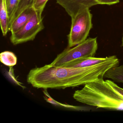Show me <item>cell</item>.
Returning a JSON list of instances; mask_svg holds the SVG:
<instances>
[{"label":"cell","instance_id":"cell-15","mask_svg":"<svg viewBox=\"0 0 123 123\" xmlns=\"http://www.w3.org/2000/svg\"><path fill=\"white\" fill-rule=\"evenodd\" d=\"M27 0H22L18 8L17 9V10L16 11L15 13L14 14V15L13 16L12 18V20H14L16 18L18 17V16L20 15V13L21 12L24 7V5L25 3Z\"/></svg>","mask_w":123,"mask_h":123},{"label":"cell","instance_id":"cell-16","mask_svg":"<svg viewBox=\"0 0 123 123\" xmlns=\"http://www.w3.org/2000/svg\"><path fill=\"white\" fill-rule=\"evenodd\" d=\"M99 5H111L119 3L120 0H96Z\"/></svg>","mask_w":123,"mask_h":123},{"label":"cell","instance_id":"cell-17","mask_svg":"<svg viewBox=\"0 0 123 123\" xmlns=\"http://www.w3.org/2000/svg\"><path fill=\"white\" fill-rule=\"evenodd\" d=\"M34 0H27L25 3V5H24L23 8V10H22V11L24 10L25 8H27V7H29V6H31L32 3L33 2Z\"/></svg>","mask_w":123,"mask_h":123},{"label":"cell","instance_id":"cell-11","mask_svg":"<svg viewBox=\"0 0 123 123\" xmlns=\"http://www.w3.org/2000/svg\"><path fill=\"white\" fill-rule=\"evenodd\" d=\"M46 90L47 89H44V90L43 91V92L44 95V99L48 103L55 105L56 106L65 108L70 109V110L80 111H83L85 109V108L81 107V106L72 105L65 104L62 103L58 102L57 101L55 100L50 96Z\"/></svg>","mask_w":123,"mask_h":123},{"label":"cell","instance_id":"cell-4","mask_svg":"<svg viewBox=\"0 0 123 123\" xmlns=\"http://www.w3.org/2000/svg\"><path fill=\"white\" fill-rule=\"evenodd\" d=\"M92 15L89 8L79 12L72 18V24L68 37V47L72 48L87 39L92 28Z\"/></svg>","mask_w":123,"mask_h":123},{"label":"cell","instance_id":"cell-8","mask_svg":"<svg viewBox=\"0 0 123 123\" xmlns=\"http://www.w3.org/2000/svg\"><path fill=\"white\" fill-rule=\"evenodd\" d=\"M109 56L104 58L94 57H86L73 61L61 67L69 68H84L99 64L108 59Z\"/></svg>","mask_w":123,"mask_h":123},{"label":"cell","instance_id":"cell-2","mask_svg":"<svg viewBox=\"0 0 123 123\" xmlns=\"http://www.w3.org/2000/svg\"><path fill=\"white\" fill-rule=\"evenodd\" d=\"M73 98L78 102L97 108L123 111V96L109 82L98 79L75 91Z\"/></svg>","mask_w":123,"mask_h":123},{"label":"cell","instance_id":"cell-6","mask_svg":"<svg viewBox=\"0 0 123 123\" xmlns=\"http://www.w3.org/2000/svg\"><path fill=\"white\" fill-rule=\"evenodd\" d=\"M56 2L71 18L83 10L99 5L96 0H56Z\"/></svg>","mask_w":123,"mask_h":123},{"label":"cell","instance_id":"cell-3","mask_svg":"<svg viewBox=\"0 0 123 123\" xmlns=\"http://www.w3.org/2000/svg\"><path fill=\"white\" fill-rule=\"evenodd\" d=\"M98 48L96 38H88L73 48L65 49L50 64L56 67H61L80 59L94 57Z\"/></svg>","mask_w":123,"mask_h":123},{"label":"cell","instance_id":"cell-18","mask_svg":"<svg viewBox=\"0 0 123 123\" xmlns=\"http://www.w3.org/2000/svg\"><path fill=\"white\" fill-rule=\"evenodd\" d=\"M122 46H123V37H122Z\"/></svg>","mask_w":123,"mask_h":123},{"label":"cell","instance_id":"cell-14","mask_svg":"<svg viewBox=\"0 0 123 123\" xmlns=\"http://www.w3.org/2000/svg\"><path fill=\"white\" fill-rule=\"evenodd\" d=\"M49 0H34L31 6L35 11L42 14L44 7Z\"/></svg>","mask_w":123,"mask_h":123},{"label":"cell","instance_id":"cell-10","mask_svg":"<svg viewBox=\"0 0 123 123\" xmlns=\"http://www.w3.org/2000/svg\"><path fill=\"white\" fill-rule=\"evenodd\" d=\"M104 77L111 79L114 82L123 83V65L110 68L106 72Z\"/></svg>","mask_w":123,"mask_h":123},{"label":"cell","instance_id":"cell-5","mask_svg":"<svg viewBox=\"0 0 123 123\" xmlns=\"http://www.w3.org/2000/svg\"><path fill=\"white\" fill-rule=\"evenodd\" d=\"M42 15L36 11L31 18L20 30L11 34V43L16 45L34 40L37 34L44 28Z\"/></svg>","mask_w":123,"mask_h":123},{"label":"cell","instance_id":"cell-1","mask_svg":"<svg viewBox=\"0 0 123 123\" xmlns=\"http://www.w3.org/2000/svg\"><path fill=\"white\" fill-rule=\"evenodd\" d=\"M119 64L117 57L113 55L104 62L87 67L69 68L46 65L31 69L27 75V81L34 87L44 89L78 87L103 79L108 70Z\"/></svg>","mask_w":123,"mask_h":123},{"label":"cell","instance_id":"cell-13","mask_svg":"<svg viewBox=\"0 0 123 123\" xmlns=\"http://www.w3.org/2000/svg\"><path fill=\"white\" fill-rule=\"evenodd\" d=\"M21 0H6L9 22L17 10Z\"/></svg>","mask_w":123,"mask_h":123},{"label":"cell","instance_id":"cell-12","mask_svg":"<svg viewBox=\"0 0 123 123\" xmlns=\"http://www.w3.org/2000/svg\"><path fill=\"white\" fill-rule=\"evenodd\" d=\"M0 60L6 66L13 67L17 64V58L13 52L5 51L0 54Z\"/></svg>","mask_w":123,"mask_h":123},{"label":"cell","instance_id":"cell-9","mask_svg":"<svg viewBox=\"0 0 123 123\" xmlns=\"http://www.w3.org/2000/svg\"><path fill=\"white\" fill-rule=\"evenodd\" d=\"M0 24L3 36H6L9 31V18L7 9L6 0H0Z\"/></svg>","mask_w":123,"mask_h":123},{"label":"cell","instance_id":"cell-7","mask_svg":"<svg viewBox=\"0 0 123 123\" xmlns=\"http://www.w3.org/2000/svg\"><path fill=\"white\" fill-rule=\"evenodd\" d=\"M35 12L31 6L24 10L13 20L9 27V31L11 34L20 30L31 18Z\"/></svg>","mask_w":123,"mask_h":123}]
</instances>
